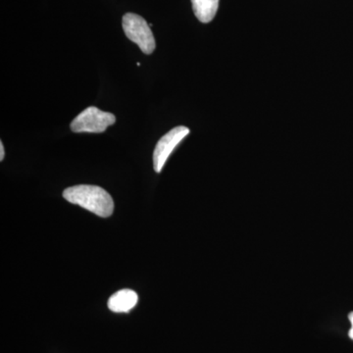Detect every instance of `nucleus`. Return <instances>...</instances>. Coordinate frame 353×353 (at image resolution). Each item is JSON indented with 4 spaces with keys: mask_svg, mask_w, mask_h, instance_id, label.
<instances>
[{
    "mask_svg": "<svg viewBox=\"0 0 353 353\" xmlns=\"http://www.w3.org/2000/svg\"><path fill=\"white\" fill-rule=\"evenodd\" d=\"M348 319H350V324H352V328L350 330V333H348V336H350V338L353 340V312L350 313V315H348Z\"/></svg>",
    "mask_w": 353,
    "mask_h": 353,
    "instance_id": "obj_7",
    "label": "nucleus"
},
{
    "mask_svg": "<svg viewBox=\"0 0 353 353\" xmlns=\"http://www.w3.org/2000/svg\"><path fill=\"white\" fill-rule=\"evenodd\" d=\"M123 29L127 38L138 44L145 54H152L155 50V39L150 26L143 17L134 13L125 14Z\"/></svg>",
    "mask_w": 353,
    "mask_h": 353,
    "instance_id": "obj_2",
    "label": "nucleus"
},
{
    "mask_svg": "<svg viewBox=\"0 0 353 353\" xmlns=\"http://www.w3.org/2000/svg\"><path fill=\"white\" fill-rule=\"evenodd\" d=\"M4 155H6V152H4V146L3 143H0V160L4 159Z\"/></svg>",
    "mask_w": 353,
    "mask_h": 353,
    "instance_id": "obj_8",
    "label": "nucleus"
},
{
    "mask_svg": "<svg viewBox=\"0 0 353 353\" xmlns=\"http://www.w3.org/2000/svg\"><path fill=\"white\" fill-rule=\"evenodd\" d=\"M192 4L197 19L201 23H209L214 19L219 0H192Z\"/></svg>",
    "mask_w": 353,
    "mask_h": 353,
    "instance_id": "obj_6",
    "label": "nucleus"
},
{
    "mask_svg": "<svg viewBox=\"0 0 353 353\" xmlns=\"http://www.w3.org/2000/svg\"><path fill=\"white\" fill-rule=\"evenodd\" d=\"M116 122L115 115L103 112L101 109L90 106L72 121L71 130L74 132H103Z\"/></svg>",
    "mask_w": 353,
    "mask_h": 353,
    "instance_id": "obj_3",
    "label": "nucleus"
},
{
    "mask_svg": "<svg viewBox=\"0 0 353 353\" xmlns=\"http://www.w3.org/2000/svg\"><path fill=\"white\" fill-rule=\"evenodd\" d=\"M66 201L101 217L106 218L112 215L114 201L105 190L97 185H80L68 188L63 192Z\"/></svg>",
    "mask_w": 353,
    "mask_h": 353,
    "instance_id": "obj_1",
    "label": "nucleus"
},
{
    "mask_svg": "<svg viewBox=\"0 0 353 353\" xmlns=\"http://www.w3.org/2000/svg\"><path fill=\"white\" fill-rule=\"evenodd\" d=\"M138 294L132 290H121L111 296L108 301V308L115 313H127L137 305Z\"/></svg>",
    "mask_w": 353,
    "mask_h": 353,
    "instance_id": "obj_5",
    "label": "nucleus"
},
{
    "mask_svg": "<svg viewBox=\"0 0 353 353\" xmlns=\"http://www.w3.org/2000/svg\"><path fill=\"white\" fill-rule=\"evenodd\" d=\"M189 134V128L179 126L172 129L158 141L153 152V167L157 173L162 171L171 153Z\"/></svg>",
    "mask_w": 353,
    "mask_h": 353,
    "instance_id": "obj_4",
    "label": "nucleus"
}]
</instances>
